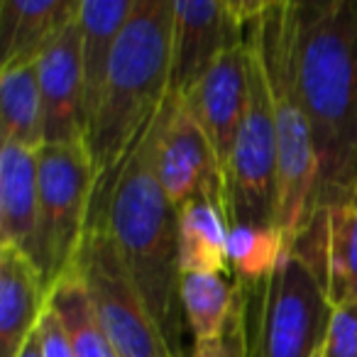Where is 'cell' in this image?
<instances>
[{"instance_id": "11", "label": "cell", "mask_w": 357, "mask_h": 357, "mask_svg": "<svg viewBox=\"0 0 357 357\" xmlns=\"http://www.w3.org/2000/svg\"><path fill=\"white\" fill-rule=\"evenodd\" d=\"M37 74L45 103V144H89L91 118L79 17L40 56Z\"/></svg>"}, {"instance_id": "21", "label": "cell", "mask_w": 357, "mask_h": 357, "mask_svg": "<svg viewBox=\"0 0 357 357\" xmlns=\"http://www.w3.org/2000/svg\"><path fill=\"white\" fill-rule=\"evenodd\" d=\"M243 298V287L225 279V274H184L181 306L186 326L196 340H208L228 328L235 308Z\"/></svg>"}, {"instance_id": "25", "label": "cell", "mask_w": 357, "mask_h": 357, "mask_svg": "<svg viewBox=\"0 0 357 357\" xmlns=\"http://www.w3.org/2000/svg\"><path fill=\"white\" fill-rule=\"evenodd\" d=\"M40 333H42V342H45V357H74L69 337H66V331L61 326V318L52 308V303L47 306L45 316L40 321Z\"/></svg>"}, {"instance_id": "3", "label": "cell", "mask_w": 357, "mask_h": 357, "mask_svg": "<svg viewBox=\"0 0 357 357\" xmlns=\"http://www.w3.org/2000/svg\"><path fill=\"white\" fill-rule=\"evenodd\" d=\"M174 0H137L120 35L91 125L89 147L96 164V201L139 144L172 96Z\"/></svg>"}, {"instance_id": "22", "label": "cell", "mask_w": 357, "mask_h": 357, "mask_svg": "<svg viewBox=\"0 0 357 357\" xmlns=\"http://www.w3.org/2000/svg\"><path fill=\"white\" fill-rule=\"evenodd\" d=\"M277 225H230L228 262L243 289H259L287 250Z\"/></svg>"}, {"instance_id": "27", "label": "cell", "mask_w": 357, "mask_h": 357, "mask_svg": "<svg viewBox=\"0 0 357 357\" xmlns=\"http://www.w3.org/2000/svg\"><path fill=\"white\" fill-rule=\"evenodd\" d=\"M316 357H321V352H318V355H316Z\"/></svg>"}, {"instance_id": "6", "label": "cell", "mask_w": 357, "mask_h": 357, "mask_svg": "<svg viewBox=\"0 0 357 357\" xmlns=\"http://www.w3.org/2000/svg\"><path fill=\"white\" fill-rule=\"evenodd\" d=\"M40 162V223L35 264L47 287L76 267L96 199V164L89 144H45Z\"/></svg>"}, {"instance_id": "14", "label": "cell", "mask_w": 357, "mask_h": 357, "mask_svg": "<svg viewBox=\"0 0 357 357\" xmlns=\"http://www.w3.org/2000/svg\"><path fill=\"white\" fill-rule=\"evenodd\" d=\"M50 306V287L35 259L0 248V357H15Z\"/></svg>"}, {"instance_id": "23", "label": "cell", "mask_w": 357, "mask_h": 357, "mask_svg": "<svg viewBox=\"0 0 357 357\" xmlns=\"http://www.w3.org/2000/svg\"><path fill=\"white\" fill-rule=\"evenodd\" d=\"M321 357H357V296L333 306Z\"/></svg>"}, {"instance_id": "9", "label": "cell", "mask_w": 357, "mask_h": 357, "mask_svg": "<svg viewBox=\"0 0 357 357\" xmlns=\"http://www.w3.org/2000/svg\"><path fill=\"white\" fill-rule=\"evenodd\" d=\"M152 162L159 186L178 211L204 196L225 204L223 172L213 147L184 100L176 96H169L159 113Z\"/></svg>"}, {"instance_id": "7", "label": "cell", "mask_w": 357, "mask_h": 357, "mask_svg": "<svg viewBox=\"0 0 357 357\" xmlns=\"http://www.w3.org/2000/svg\"><path fill=\"white\" fill-rule=\"evenodd\" d=\"M250 69V98L225 167V208L230 225H277L279 159L272 100L264 79L262 56L250 25L245 27Z\"/></svg>"}, {"instance_id": "5", "label": "cell", "mask_w": 357, "mask_h": 357, "mask_svg": "<svg viewBox=\"0 0 357 357\" xmlns=\"http://www.w3.org/2000/svg\"><path fill=\"white\" fill-rule=\"evenodd\" d=\"M331 316L321 215L313 213L259 287L255 357H316Z\"/></svg>"}, {"instance_id": "26", "label": "cell", "mask_w": 357, "mask_h": 357, "mask_svg": "<svg viewBox=\"0 0 357 357\" xmlns=\"http://www.w3.org/2000/svg\"><path fill=\"white\" fill-rule=\"evenodd\" d=\"M15 357H45V342H42L40 326H37V331L22 342V347L17 350Z\"/></svg>"}, {"instance_id": "19", "label": "cell", "mask_w": 357, "mask_h": 357, "mask_svg": "<svg viewBox=\"0 0 357 357\" xmlns=\"http://www.w3.org/2000/svg\"><path fill=\"white\" fill-rule=\"evenodd\" d=\"M316 213L321 215L328 296L337 306L357 296V186Z\"/></svg>"}, {"instance_id": "8", "label": "cell", "mask_w": 357, "mask_h": 357, "mask_svg": "<svg viewBox=\"0 0 357 357\" xmlns=\"http://www.w3.org/2000/svg\"><path fill=\"white\" fill-rule=\"evenodd\" d=\"M76 267L120 357H176L130 277L100 211H91Z\"/></svg>"}, {"instance_id": "1", "label": "cell", "mask_w": 357, "mask_h": 357, "mask_svg": "<svg viewBox=\"0 0 357 357\" xmlns=\"http://www.w3.org/2000/svg\"><path fill=\"white\" fill-rule=\"evenodd\" d=\"M294 8L296 84L321 164V211L357 186V0H294Z\"/></svg>"}, {"instance_id": "18", "label": "cell", "mask_w": 357, "mask_h": 357, "mask_svg": "<svg viewBox=\"0 0 357 357\" xmlns=\"http://www.w3.org/2000/svg\"><path fill=\"white\" fill-rule=\"evenodd\" d=\"M0 144L40 152L45 147V103L37 64L0 69Z\"/></svg>"}, {"instance_id": "24", "label": "cell", "mask_w": 357, "mask_h": 357, "mask_svg": "<svg viewBox=\"0 0 357 357\" xmlns=\"http://www.w3.org/2000/svg\"><path fill=\"white\" fill-rule=\"evenodd\" d=\"M245 291V289H243ZM189 357H248V328H245V294L230 318L228 328L208 340H196Z\"/></svg>"}, {"instance_id": "12", "label": "cell", "mask_w": 357, "mask_h": 357, "mask_svg": "<svg viewBox=\"0 0 357 357\" xmlns=\"http://www.w3.org/2000/svg\"><path fill=\"white\" fill-rule=\"evenodd\" d=\"M248 98L250 69L245 40L225 50L204 79L191 89V93L181 98L208 137L223 176L248 110Z\"/></svg>"}, {"instance_id": "17", "label": "cell", "mask_w": 357, "mask_h": 357, "mask_svg": "<svg viewBox=\"0 0 357 357\" xmlns=\"http://www.w3.org/2000/svg\"><path fill=\"white\" fill-rule=\"evenodd\" d=\"M230 220L218 199H196L178 211L181 274H228Z\"/></svg>"}, {"instance_id": "16", "label": "cell", "mask_w": 357, "mask_h": 357, "mask_svg": "<svg viewBox=\"0 0 357 357\" xmlns=\"http://www.w3.org/2000/svg\"><path fill=\"white\" fill-rule=\"evenodd\" d=\"M137 0H81L79 30H81V64H84L89 118L93 125L100 103L105 79L120 35L128 25Z\"/></svg>"}, {"instance_id": "4", "label": "cell", "mask_w": 357, "mask_h": 357, "mask_svg": "<svg viewBox=\"0 0 357 357\" xmlns=\"http://www.w3.org/2000/svg\"><path fill=\"white\" fill-rule=\"evenodd\" d=\"M248 25L262 56L264 79L272 100L279 159L277 228L287 245L298 238L316 211L321 164L311 123L303 110L296 84V8L294 0L248 3Z\"/></svg>"}, {"instance_id": "13", "label": "cell", "mask_w": 357, "mask_h": 357, "mask_svg": "<svg viewBox=\"0 0 357 357\" xmlns=\"http://www.w3.org/2000/svg\"><path fill=\"white\" fill-rule=\"evenodd\" d=\"M79 8L81 0H0V69L37 64Z\"/></svg>"}, {"instance_id": "10", "label": "cell", "mask_w": 357, "mask_h": 357, "mask_svg": "<svg viewBox=\"0 0 357 357\" xmlns=\"http://www.w3.org/2000/svg\"><path fill=\"white\" fill-rule=\"evenodd\" d=\"M248 3L174 0L172 96L184 98L225 50L245 40Z\"/></svg>"}, {"instance_id": "15", "label": "cell", "mask_w": 357, "mask_h": 357, "mask_svg": "<svg viewBox=\"0 0 357 357\" xmlns=\"http://www.w3.org/2000/svg\"><path fill=\"white\" fill-rule=\"evenodd\" d=\"M40 223L37 152L0 144V248H15L35 259Z\"/></svg>"}, {"instance_id": "2", "label": "cell", "mask_w": 357, "mask_h": 357, "mask_svg": "<svg viewBox=\"0 0 357 357\" xmlns=\"http://www.w3.org/2000/svg\"><path fill=\"white\" fill-rule=\"evenodd\" d=\"M162 113V110H159ZM159 115L113 186L93 211H100L118 252L137 284L154 323L176 357L184 355V306H181V259H178V208L167 199L154 174V142Z\"/></svg>"}, {"instance_id": "20", "label": "cell", "mask_w": 357, "mask_h": 357, "mask_svg": "<svg viewBox=\"0 0 357 357\" xmlns=\"http://www.w3.org/2000/svg\"><path fill=\"white\" fill-rule=\"evenodd\" d=\"M50 303L59 313L74 357H120L113 340L96 316L79 267L69 269L50 289Z\"/></svg>"}]
</instances>
